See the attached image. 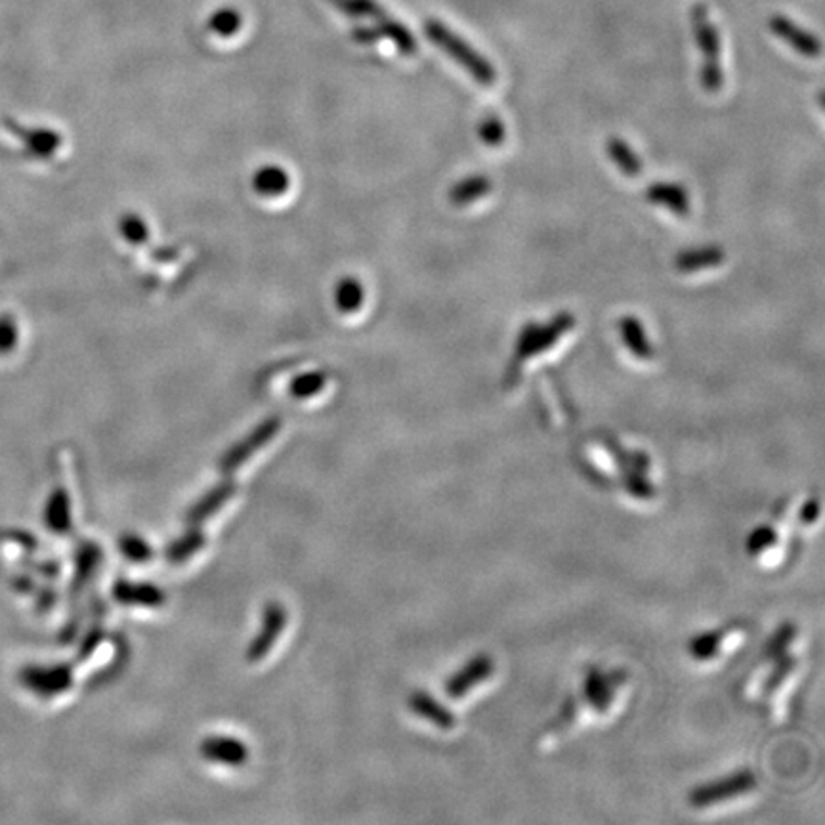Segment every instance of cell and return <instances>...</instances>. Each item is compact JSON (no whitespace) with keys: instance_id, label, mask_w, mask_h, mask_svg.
I'll return each instance as SVG.
<instances>
[{"instance_id":"cell-1","label":"cell","mask_w":825,"mask_h":825,"mask_svg":"<svg viewBox=\"0 0 825 825\" xmlns=\"http://www.w3.org/2000/svg\"><path fill=\"white\" fill-rule=\"evenodd\" d=\"M631 687V674L623 669H590L542 733V743L554 745L587 726L611 722L625 709Z\"/></svg>"},{"instance_id":"cell-2","label":"cell","mask_w":825,"mask_h":825,"mask_svg":"<svg viewBox=\"0 0 825 825\" xmlns=\"http://www.w3.org/2000/svg\"><path fill=\"white\" fill-rule=\"evenodd\" d=\"M799 646L801 638L797 626H781L741 684L743 697L761 705L774 720L784 717V707L793 694L797 674L801 672Z\"/></svg>"},{"instance_id":"cell-3","label":"cell","mask_w":825,"mask_h":825,"mask_svg":"<svg viewBox=\"0 0 825 825\" xmlns=\"http://www.w3.org/2000/svg\"><path fill=\"white\" fill-rule=\"evenodd\" d=\"M573 327H575V318L570 312L557 313L547 325L527 323L526 327L519 331L511 366L504 373V388H512L519 381L522 366H524L526 359L549 350L550 346H554L560 340V336L570 333Z\"/></svg>"},{"instance_id":"cell-4","label":"cell","mask_w":825,"mask_h":825,"mask_svg":"<svg viewBox=\"0 0 825 825\" xmlns=\"http://www.w3.org/2000/svg\"><path fill=\"white\" fill-rule=\"evenodd\" d=\"M425 35L438 48H442L450 58L457 61L476 83H480L481 86H493L497 83V71L491 65V61L486 60L478 50H474L465 38L458 37L457 33H453L445 23L428 20L425 23Z\"/></svg>"},{"instance_id":"cell-5","label":"cell","mask_w":825,"mask_h":825,"mask_svg":"<svg viewBox=\"0 0 825 825\" xmlns=\"http://www.w3.org/2000/svg\"><path fill=\"white\" fill-rule=\"evenodd\" d=\"M758 784L753 772L743 770L732 774L725 779H718L715 784L697 787L690 802L694 809L713 810L720 806H736L740 802L748 801L751 794H756Z\"/></svg>"},{"instance_id":"cell-6","label":"cell","mask_w":825,"mask_h":825,"mask_svg":"<svg viewBox=\"0 0 825 825\" xmlns=\"http://www.w3.org/2000/svg\"><path fill=\"white\" fill-rule=\"evenodd\" d=\"M748 636V631L741 625H726L720 629H713L707 633L697 634L694 641L690 642V656L694 661L702 665L720 663L722 659L736 654L743 641Z\"/></svg>"},{"instance_id":"cell-7","label":"cell","mask_w":825,"mask_h":825,"mask_svg":"<svg viewBox=\"0 0 825 825\" xmlns=\"http://www.w3.org/2000/svg\"><path fill=\"white\" fill-rule=\"evenodd\" d=\"M497 677L495 661L491 656L474 657L473 661L461 669V671L447 682V694L455 702H465V700H476L480 697L489 686L493 684Z\"/></svg>"},{"instance_id":"cell-8","label":"cell","mask_w":825,"mask_h":825,"mask_svg":"<svg viewBox=\"0 0 825 825\" xmlns=\"http://www.w3.org/2000/svg\"><path fill=\"white\" fill-rule=\"evenodd\" d=\"M789 552L787 535L776 524H764L756 527L748 537V557L763 567H776L786 560Z\"/></svg>"},{"instance_id":"cell-9","label":"cell","mask_w":825,"mask_h":825,"mask_svg":"<svg viewBox=\"0 0 825 825\" xmlns=\"http://www.w3.org/2000/svg\"><path fill=\"white\" fill-rule=\"evenodd\" d=\"M768 25H770V31L776 37L786 40L787 45L791 46L797 52L802 53V56L817 58L822 53L820 38L809 33V31L802 29L801 25L791 22L786 15H772Z\"/></svg>"},{"instance_id":"cell-10","label":"cell","mask_w":825,"mask_h":825,"mask_svg":"<svg viewBox=\"0 0 825 825\" xmlns=\"http://www.w3.org/2000/svg\"><path fill=\"white\" fill-rule=\"evenodd\" d=\"M692 25H694L695 43L703 56V63L707 65L720 63V35L710 23L707 7L695 4L692 8Z\"/></svg>"},{"instance_id":"cell-11","label":"cell","mask_w":825,"mask_h":825,"mask_svg":"<svg viewBox=\"0 0 825 825\" xmlns=\"http://www.w3.org/2000/svg\"><path fill=\"white\" fill-rule=\"evenodd\" d=\"M279 427H282V420L279 419H270L266 422H262L244 442L239 443L234 450L229 451L226 458H224V463H222V468L226 473L237 468L243 461H247V457H251L254 451L260 450L262 445H266V442H270L279 432Z\"/></svg>"},{"instance_id":"cell-12","label":"cell","mask_w":825,"mask_h":825,"mask_svg":"<svg viewBox=\"0 0 825 825\" xmlns=\"http://www.w3.org/2000/svg\"><path fill=\"white\" fill-rule=\"evenodd\" d=\"M646 199L651 205L665 206L677 216L690 214V195L679 183L654 182L646 190Z\"/></svg>"},{"instance_id":"cell-13","label":"cell","mask_w":825,"mask_h":825,"mask_svg":"<svg viewBox=\"0 0 825 825\" xmlns=\"http://www.w3.org/2000/svg\"><path fill=\"white\" fill-rule=\"evenodd\" d=\"M726 252L722 247L717 244H710V247H702V249H692V251L680 252L677 260H674V266L682 274H694L700 270H707V267H715L718 264L725 262Z\"/></svg>"},{"instance_id":"cell-14","label":"cell","mask_w":825,"mask_h":825,"mask_svg":"<svg viewBox=\"0 0 825 825\" xmlns=\"http://www.w3.org/2000/svg\"><path fill=\"white\" fill-rule=\"evenodd\" d=\"M619 335H621V340L631 350L634 358H654V348H651V343H649L648 335H646V328L638 321V318L623 315L619 320Z\"/></svg>"},{"instance_id":"cell-15","label":"cell","mask_w":825,"mask_h":825,"mask_svg":"<svg viewBox=\"0 0 825 825\" xmlns=\"http://www.w3.org/2000/svg\"><path fill=\"white\" fill-rule=\"evenodd\" d=\"M491 190H493V183H491L488 176H468V178L461 180V182L455 183L451 188L450 201L455 206L470 205L474 201L488 195Z\"/></svg>"},{"instance_id":"cell-16","label":"cell","mask_w":825,"mask_h":825,"mask_svg":"<svg viewBox=\"0 0 825 825\" xmlns=\"http://www.w3.org/2000/svg\"><path fill=\"white\" fill-rule=\"evenodd\" d=\"M283 625H285V611L282 606H270L266 610V619H264V629L259 634V638L252 644L249 656L251 659H259L260 656H264L270 646L274 644L275 638L282 633Z\"/></svg>"},{"instance_id":"cell-17","label":"cell","mask_w":825,"mask_h":825,"mask_svg":"<svg viewBox=\"0 0 825 825\" xmlns=\"http://www.w3.org/2000/svg\"><path fill=\"white\" fill-rule=\"evenodd\" d=\"M606 153H608V157L615 163V167H618L623 175L629 176V178H634V176L641 175L642 160L638 159V155L633 152V147L626 144L625 140H621V138L618 136H611L610 140L606 142Z\"/></svg>"},{"instance_id":"cell-18","label":"cell","mask_w":825,"mask_h":825,"mask_svg":"<svg viewBox=\"0 0 825 825\" xmlns=\"http://www.w3.org/2000/svg\"><path fill=\"white\" fill-rule=\"evenodd\" d=\"M374 27L381 33V38L384 37L392 40L397 50L404 53V56H415V53H417V40H415L411 31L407 29L404 23L397 22V20H392V17L386 14L376 22Z\"/></svg>"},{"instance_id":"cell-19","label":"cell","mask_w":825,"mask_h":825,"mask_svg":"<svg viewBox=\"0 0 825 825\" xmlns=\"http://www.w3.org/2000/svg\"><path fill=\"white\" fill-rule=\"evenodd\" d=\"M411 707L419 713L420 717L427 718V720H430V722L438 726V728L453 730V728L457 726L455 717L451 715L450 710L442 707V705H438L434 697H430V695H415L411 700Z\"/></svg>"},{"instance_id":"cell-20","label":"cell","mask_w":825,"mask_h":825,"mask_svg":"<svg viewBox=\"0 0 825 825\" xmlns=\"http://www.w3.org/2000/svg\"><path fill=\"white\" fill-rule=\"evenodd\" d=\"M328 4L343 12L346 17H371L379 22L381 17L388 14L376 0H327Z\"/></svg>"},{"instance_id":"cell-21","label":"cell","mask_w":825,"mask_h":825,"mask_svg":"<svg viewBox=\"0 0 825 825\" xmlns=\"http://www.w3.org/2000/svg\"><path fill=\"white\" fill-rule=\"evenodd\" d=\"M287 188H289V176L285 175V170L279 167L262 168L254 176V190L266 198L279 195Z\"/></svg>"},{"instance_id":"cell-22","label":"cell","mask_w":825,"mask_h":825,"mask_svg":"<svg viewBox=\"0 0 825 825\" xmlns=\"http://www.w3.org/2000/svg\"><path fill=\"white\" fill-rule=\"evenodd\" d=\"M203 753L213 761H222V763L237 764L243 761L247 756L241 743H237L234 740H208L203 745Z\"/></svg>"},{"instance_id":"cell-23","label":"cell","mask_w":825,"mask_h":825,"mask_svg":"<svg viewBox=\"0 0 825 825\" xmlns=\"http://www.w3.org/2000/svg\"><path fill=\"white\" fill-rule=\"evenodd\" d=\"M231 493H234V486H231V483H222L220 488L211 491V493L201 501V504H198V506L190 512L191 522H203L206 516H211L213 512L218 511L222 503H224L228 497H231Z\"/></svg>"},{"instance_id":"cell-24","label":"cell","mask_w":825,"mask_h":825,"mask_svg":"<svg viewBox=\"0 0 825 825\" xmlns=\"http://www.w3.org/2000/svg\"><path fill=\"white\" fill-rule=\"evenodd\" d=\"M239 27H241V15L234 8H222L218 12H214L208 20V29L220 35V37L236 35Z\"/></svg>"},{"instance_id":"cell-25","label":"cell","mask_w":825,"mask_h":825,"mask_svg":"<svg viewBox=\"0 0 825 825\" xmlns=\"http://www.w3.org/2000/svg\"><path fill=\"white\" fill-rule=\"evenodd\" d=\"M478 136H480L481 144L489 145V147H499L504 142L506 129H504L503 121L495 113H488L481 119L480 124H478Z\"/></svg>"},{"instance_id":"cell-26","label":"cell","mask_w":825,"mask_h":825,"mask_svg":"<svg viewBox=\"0 0 825 825\" xmlns=\"http://www.w3.org/2000/svg\"><path fill=\"white\" fill-rule=\"evenodd\" d=\"M363 302V289L354 279H344L336 289V304L343 312H356Z\"/></svg>"},{"instance_id":"cell-27","label":"cell","mask_w":825,"mask_h":825,"mask_svg":"<svg viewBox=\"0 0 825 825\" xmlns=\"http://www.w3.org/2000/svg\"><path fill=\"white\" fill-rule=\"evenodd\" d=\"M117 598L119 600H127V602H140V603H159L160 593L157 588L153 587H129V585H122L117 588Z\"/></svg>"},{"instance_id":"cell-28","label":"cell","mask_w":825,"mask_h":825,"mask_svg":"<svg viewBox=\"0 0 825 825\" xmlns=\"http://www.w3.org/2000/svg\"><path fill=\"white\" fill-rule=\"evenodd\" d=\"M325 384V374L310 373L304 376H298L297 381L292 382L290 392L297 397H310L320 392Z\"/></svg>"},{"instance_id":"cell-29","label":"cell","mask_w":825,"mask_h":825,"mask_svg":"<svg viewBox=\"0 0 825 825\" xmlns=\"http://www.w3.org/2000/svg\"><path fill=\"white\" fill-rule=\"evenodd\" d=\"M700 83L707 92H718L725 86V71L720 68V63L717 65H707L702 63L700 69Z\"/></svg>"},{"instance_id":"cell-30","label":"cell","mask_w":825,"mask_h":825,"mask_svg":"<svg viewBox=\"0 0 825 825\" xmlns=\"http://www.w3.org/2000/svg\"><path fill=\"white\" fill-rule=\"evenodd\" d=\"M201 545H203L201 534L188 535V537H183V539L172 545V549L168 550V557L172 558L175 562H180V560H186L190 554H193Z\"/></svg>"},{"instance_id":"cell-31","label":"cell","mask_w":825,"mask_h":825,"mask_svg":"<svg viewBox=\"0 0 825 825\" xmlns=\"http://www.w3.org/2000/svg\"><path fill=\"white\" fill-rule=\"evenodd\" d=\"M121 231L122 236L127 237V239H129V241H132V243H142L145 237H147L144 222L140 220L138 216H132V214H129V216H124V218H122Z\"/></svg>"},{"instance_id":"cell-32","label":"cell","mask_w":825,"mask_h":825,"mask_svg":"<svg viewBox=\"0 0 825 825\" xmlns=\"http://www.w3.org/2000/svg\"><path fill=\"white\" fill-rule=\"evenodd\" d=\"M121 547L124 550V554L132 558V560H144V558L150 557L147 545L142 539H136V537L122 539Z\"/></svg>"},{"instance_id":"cell-33","label":"cell","mask_w":825,"mask_h":825,"mask_svg":"<svg viewBox=\"0 0 825 825\" xmlns=\"http://www.w3.org/2000/svg\"><path fill=\"white\" fill-rule=\"evenodd\" d=\"M351 37L359 45H373V43H376L381 38V33H379L376 27H356L354 33H351Z\"/></svg>"}]
</instances>
